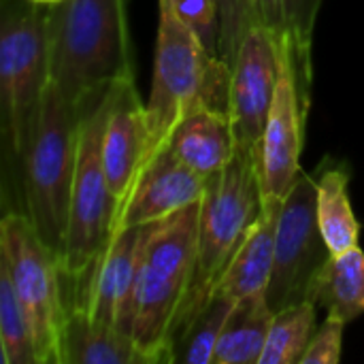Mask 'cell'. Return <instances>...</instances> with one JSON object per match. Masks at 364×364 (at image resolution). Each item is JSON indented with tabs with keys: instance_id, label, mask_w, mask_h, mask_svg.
Here are the masks:
<instances>
[{
	"instance_id": "cell-1",
	"label": "cell",
	"mask_w": 364,
	"mask_h": 364,
	"mask_svg": "<svg viewBox=\"0 0 364 364\" xmlns=\"http://www.w3.org/2000/svg\"><path fill=\"white\" fill-rule=\"evenodd\" d=\"M51 83L75 105L134 77L126 0L49 2Z\"/></svg>"
},
{
	"instance_id": "cell-2",
	"label": "cell",
	"mask_w": 364,
	"mask_h": 364,
	"mask_svg": "<svg viewBox=\"0 0 364 364\" xmlns=\"http://www.w3.org/2000/svg\"><path fill=\"white\" fill-rule=\"evenodd\" d=\"M200 203L145 224L132 326L145 364L171 363L175 328L194 277Z\"/></svg>"
},
{
	"instance_id": "cell-3",
	"label": "cell",
	"mask_w": 364,
	"mask_h": 364,
	"mask_svg": "<svg viewBox=\"0 0 364 364\" xmlns=\"http://www.w3.org/2000/svg\"><path fill=\"white\" fill-rule=\"evenodd\" d=\"M158 4L160 21L154 81L145 105L149 130L145 164L168 145L173 130L190 113L203 107L228 111L230 90L228 62L200 43V38L179 19L171 0H158Z\"/></svg>"
},
{
	"instance_id": "cell-4",
	"label": "cell",
	"mask_w": 364,
	"mask_h": 364,
	"mask_svg": "<svg viewBox=\"0 0 364 364\" xmlns=\"http://www.w3.org/2000/svg\"><path fill=\"white\" fill-rule=\"evenodd\" d=\"M79 105L49 83L19 158L26 215L62 264L77 166Z\"/></svg>"
},
{
	"instance_id": "cell-5",
	"label": "cell",
	"mask_w": 364,
	"mask_h": 364,
	"mask_svg": "<svg viewBox=\"0 0 364 364\" xmlns=\"http://www.w3.org/2000/svg\"><path fill=\"white\" fill-rule=\"evenodd\" d=\"M111 105V87L87 96L81 105L77 166L70 198V220L62 258L68 311L81 309L92 273L111 239L115 198L102 164V134Z\"/></svg>"
},
{
	"instance_id": "cell-6",
	"label": "cell",
	"mask_w": 364,
	"mask_h": 364,
	"mask_svg": "<svg viewBox=\"0 0 364 364\" xmlns=\"http://www.w3.org/2000/svg\"><path fill=\"white\" fill-rule=\"evenodd\" d=\"M262 211L258 149L237 147L235 158L207 181L200 203L192 286L179 316L173 346L186 326L205 309L224 271ZM173 352V350H171Z\"/></svg>"
},
{
	"instance_id": "cell-7",
	"label": "cell",
	"mask_w": 364,
	"mask_h": 364,
	"mask_svg": "<svg viewBox=\"0 0 364 364\" xmlns=\"http://www.w3.org/2000/svg\"><path fill=\"white\" fill-rule=\"evenodd\" d=\"M49 2L2 0L0 17V109L2 130L19 158L51 83Z\"/></svg>"
},
{
	"instance_id": "cell-8",
	"label": "cell",
	"mask_w": 364,
	"mask_h": 364,
	"mask_svg": "<svg viewBox=\"0 0 364 364\" xmlns=\"http://www.w3.org/2000/svg\"><path fill=\"white\" fill-rule=\"evenodd\" d=\"M0 260L26 311L38 364H60L62 328L68 318L62 264L21 211H6L2 218Z\"/></svg>"
},
{
	"instance_id": "cell-9",
	"label": "cell",
	"mask_w": 364,
	"mask_h": 364,
	"mask_svg": "<svg viewBox=\"0 0 364 364\" xmlns=\"http://www.w3.org/2000/svg\"><path fill=\"white\" fill-rule=\"evenodd\" d=\"M333 254L318 224V181L301 173L282 203L275 258L264 292L267 305L279 314L292 305L314 301Z\"/></svg>"
},
{
	"instance_id": "cell-10",
	"label": "cell",
	"mask_w": 364,
	"mask_h": 364,
	"mask_svg": "<svg viewBox=\"0 0 364 364\" xmlns=\"http://www.w3.org/2000/svg\"><path fill=\"white\" fill-rule=\"evenodd\" d=\"M309 105L303 100L292 60L279 47V77L271 113L258 145L262 200H284L301 177L303 124Z\"/></svg>"
},
{
	"instance_id": "cell-11",
	"label": "cell",
	"mask_w": 364,
	"mask_h": 364,
	"mask_svg": "<svg viewBox=\"0 0 364 364\" xmlns=\"http://www.w3.org/2000/svg\"><path fill=\"white\" fill-rule=\"evenodd\" d=\"M279 77V43L275 34L256 23L245 34L230 64L228 113L237 147L258 149Z\"/></svg>"
},
{
	"instance_id": "cell-12",
	"label": "cell",
	"mask_w": 364,
	"mask_h": 364,
	"mask_svg": "<svg viewBox=\"0 0 364 364\" xmlns=\"http://www.w3.org/2000/svg\"><path fill=\"white\" fill-rule=\"evenodd\" d=\"M145 226H132L111 235L85 292L81 311L107 328L132 337L136 273Z\"/></svg>"
},
{
	"instance_id": "cell-13",
	"label": "cell",
	"mask_w": 364,
	"mask_h": 364,
	"mask_svg": "<svg viewBox=\"0 0 364 364\" xmlns=\"http://www.w3.org/2000/svg\"><path fill=\"white\" fill-rule=\"evenodd\" d=\"M207 177L181 162L168 145L162 147L139 175L115 218L111 235L124 228L166 220L173 213L200 203L207 192Z\"/></svg>"
},
{
	"instance_id": "cell-14",
	"label": "cell",
	"mask_w": 364,
	"mask_h": 364,
	"mask_svg": "<svg viewBox=\"0 0 364 364\" xmlns=\"http://www.w3.org/2000/svg\"><path fill=\"white\" fill-rule=\"evenodd\" d=\"M147 145L145 105L136 94L134 77H128L111 85V105L102 134V164L115 198V218L145 166Z\"/></svg>"
},
{
	"instance_id": "cell-15",
	"label": "cell",
	"mask_w": 364,
	"mask_h": 364,
	"mask_svg": "<svg viewBox=\"0 0 364 364\" xmlns=\"http://www.w3.org/2000/svg\"><path fill=\"white\" fill-rule=\"evenodd\" d=\"M284 200H262V211L252 224L228 269L224 271L215 292L224 294L232 303L243 299L260 296L267 292L273 258H275V235Z\"/></svg>"
},
{
	"instance_id": "cell-16",
	"label": "cell",
	"mask_w": 364,
	"mask_h": 364,
	"mask_svg": "<svg viewBox=\"0 0 364 364\" xmlns=\"http://www.w3.org/2000/svg\"><path fill=\"white\" fill-rule=\"evenodd\" d=\"M168 147L181 162L209 179L220 173L237 151L230 113L211 107L190 113L173 130Z\"/></svg>"
},
{
	"instance_id": "cell-17",
	"label": "cell",
	"mask_w": 364,
	"mask_h": 364,
	"mask_svg": "<svg viewBox=\"0 0 364 364\" xmlns=\"http://www.w3.org/2000/svg\"><path fill=\"white\" fill-rule=\"evenodd\" d=\"M322 0H254L258 21L267 26L292 60L303 100L309 105L311 43Z\"/></svg>"
},
{
	"instance_id": "cell-18",
	"label": "cell",
	"mask_w": 364,
	"mask_h": 364,
	"mask_svg": "<svg viewBox=\"0 0 364 364\" xmlns=\"http://www.w3.org/2000/svg\"><path fill=\"white\" fill-rule=\"evenodd\" d=\"M60 364H145L132 337L94 324L85 311L73 309L62 328Z\"/></svg>"
},
{
	"instance_id": "cell-19",
	"label": "cell",
	"mask_w": 364,
	"mask_h": 364,
	"mask_svg": "<svg viewBox=\"0 0 364 364\" xmlns=\"http://www.w3.org/2000/svg\"><path fill=\"white\" fill-rule=\"evenodd\" d=\"M275 314L264 294L239 301L220 335L213 364H258Z\"/></svg>"
},
{
	"instance_id": "cell-20",
	"label": "cell",
	"mask_w": 364,
	"mask_h": 364,
	"mask_svg": "<svg viewBox=\"0 0 364 364\" xmlns=\"http://www.w3.org/2000/svg\"><path fill=\"white\" fill-rule=\"evenodd\" d=\"M318 224L333 256L358 247L360 224L354 218L348 183L350 175L341 166L326 168L318 179Z\"/></svg>"
},
{
	"instance_id": "cell-21",
	"label": "cell",
	"mask_w": 364,
	"mask_h": 364,
	"mask_svg": "<svg viewBox=\"0 0 364 364\" xmlns=\"http://www.w3.org/2000/svg\"><path fill=\"white\" fill-rule=\"evenodd\" d=\"M316 305L346 324L364 316V252L360 247L333 256L318 286Z\"/></svg>"
},
{
	"instance_id": "cell-22",
	"label": "cell",
	"mask_w": 364,
	"mask_h": 364,
	"mask_svg": "<svg viewBox=\"0 0 364 364\" xmlns=\"http://www.w3.org/2000/svg\"><path fill=\"white\" fill-rule=\"evenodd\" d=\"M318 305L305 301L275 314L264 352L258 364H301V358L314 337Z\"/></svg>"
},
{
	"instance_id": "cell-23",
	"label": "cell",
	"mask_w": 364,
	"mask_h": 364,
	"mask_svg": "<svg viewBox=\"0 0 364 364\" xmlns=\"http://www.w3.org/2000/svg\"><path fill=\"white\" fill-rule=\"evenodd\" d=\"M235 305L237 303H232L224 294L213 292L205 309L177 337L173 352H171V363L213 364V354H215L220 335Z\"/></svg>"
},
{
	"instance_id": "cell-24",
	"label": "cell",
	"mask_w": 364,
	"mask_h": 364,
	"mask_svg": "<svg viewBox=\"0 0 364 364\" xmlns=\"http://www.w3.org/2000/svg\"><path fill=\"white\" fill-rule=\"evenodd\" d=\"M0 343L2 364H38L30 324L6 264L0 260Z\"/></svg>"
},
{
	"instance_id": "cell-25",
	"label": "cell",
	"mask_w": 364,
	"mask_h": 364,
	"mask_svg": "<svg viewBox=\"0 0 364 364\" xmlns=\"http://www.w3.org/2000/svg\"><path fill=\"white\" fill-rule=\"evenodd\" d=\"M220 6V58L235 62L239 47L252 26L260 23L254 0H218Z\"/></svg>"
},
{
	"instance_id": "cell-26",
	"label": "cell",
	"mask_w": 364,
	"mask_h": 364,
	"mask_svg": "<svg viewBox=\"0 0 364 364\" xmlns=\"http://www.w3.org/2000/svg\"><path fill=\"white\" fill-rule=\"evenodd\" d=\"M179 19L200 38V43L220 55V6L218 0H171Z\"/></svg>"
},
{
	"instance_id": "cell-27",
	"label": "cell",
	"mask_w": 364,
	"mask_h": 364,
	"mask_svg": "<svg viewBox=\"0 0 364 364\" xmlns=\"http://www.w3.org/2000/svg\"><path fill=\"white\" fill-rule=\"evenodd\" d=\"M346 322L337 316H326L324 324L314 333L301 364H337L341 360Z\"/></svg>"
},
{
	"instance_id": "cell-28",
	"label": "cell",
	"mask_w": 364,
	"mask_h": 364,
	"mask_svg": "<svg viewBox=\"0 0 364 364\" xmlns=\"http://www.w3.org/2000/svg\"><path fill=\"white\" fill-rule=\"evenodd\" d=\"M38 2H53V0H38Z\"/></svg>"
}]
</instances>
